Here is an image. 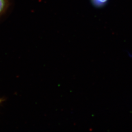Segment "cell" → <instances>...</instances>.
Segmentation results:
<instances>
[{
  "label": "cell",
  "mask_w": 132,
  "mask_h": 132,
  "mask_svg": "<svg viewBox=\"0 0 132 132\" xmlns=\"http://www.w3.org/2000/svg\"><path fill=\"white\" fill-rule=\"evenodd\" d=\"M9 6V0H0V17L6 12Z\"/></svg>",
  "instance_id": "obj_1"
},
{
  "label": "cell",
  "mask_w": 132,
  "mask_h": 132,
  "mask_svg": "<svg viewBox=\"0 0 132 132\" xmlns=\"http://www.w3.org/2000/svg\"><path fill=\"white\" fill-rule=\"evenodd\" d=\"M108 1L109 0H91V2L94 7H101L106 5Z\"/></svg>",
  "instance_id": "obj_2"
},
{
  "label": "cell",
  "mask_w": 132,
  "mask_h": 132,
  "mask_svg": "<svg viewBox=\"0 0 132 132\" xmlns=\"http://www.w3.org/2000/svg\"><path fill=\"white\" fill-rule=\"evenodd\" d=\"M3 101H4V100H3V99L0 98V104H1L2 102H3Z\"/></svg>",
  "instance_id": "obj_3"
}]
</instances>
